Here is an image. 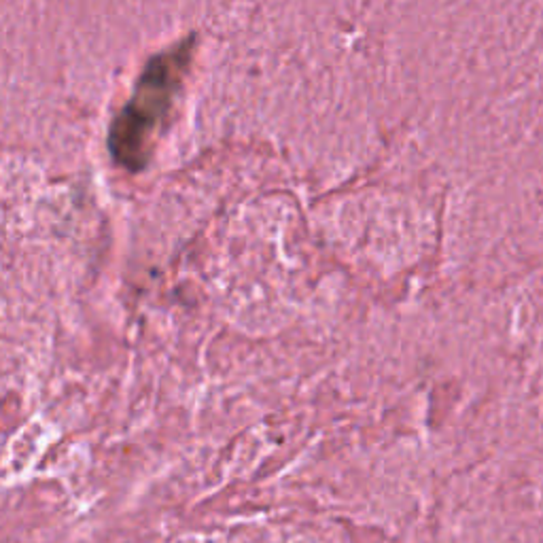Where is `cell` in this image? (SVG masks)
<instances>
[{"label": "cell", "mask_w": 543, "mask_h": 543, "mask_svg": "<svg viewBox=\"0 0 543 543\" xmlns=\"http://www.w3.org/2000/svg\"><path fill=\"white\" fill-rule=\"evenodd\" d=\"M172 68L174 59L170 55L151 62L140 79L138 93L125 108V113L117 119L111 136V149L123 166L138 168L142 164L144 136L166 104V95L172 83Z\"/></svg>", "instance_id": "6da1fadb"}]
</instances>
